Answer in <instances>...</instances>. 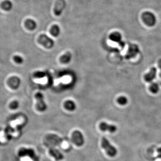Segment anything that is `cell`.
Returning <instances> with one entry per match:
<instances>
[{
    "instance_id": "1",
    "label": "cell",
    "mask_w": 161,
    "mask_h": 161,
    "mask_svg": "<svg viewBox=\"0 0 161 161\" xmlns=\"http://www.w3.org/2000/svg\"><path fill=\"white\" fill-rule=\"evenodd\" d=\"M101 146L109 156L114 157L117 155L118 153L117 148L111 144L106 138L105 137L102 138L101 140Z\"/></svg>"
},
{
    "instance_id": "2",
    "label": "cell",
    "mask_w": 161,
    "mask_h": 161,
    "mask_svg": "<svg viewBox=\"0 0 161 161\" xmlns=\"http://www.w3.org/2000/svg\"><path fill=\"white\" fill-rule=\"evenodd\" d=\"M142 19L144 23L148 27H154L157 23L156 17L151 12L146 11L143 13Z\"/></svg>"
},
{
    "instance_id": "3",
    "label": "cell",
    "mask_w": 161,
    "mask_h": 161,
    "mask_svg": "<svg viewBox=\"0 0 161 161\" xmlns=\"http://www.w3.org/2000/svg\"><path fill=\"white\" fill-rule=\"evenodd\" d=\"M38 41L40 44L47 49H51L54 45V41L45 34H42L38 37Z\"/></svg>"
},
{
    "instance_id": "4",
    "label": "cell",
    "mask_w": 161,
    "mask_h": 161,
    "mask_svg": "<svg viewBox=\"0 0 161 161\" xmlns=\"http://www.w3.org/2000/svg\"><path fill=\"white\" fill-rule=\"evenodd\" d=\"M72 141L78 146L83 145L85 143V138L81 131L75 130L72 134Z\"/></svg>"
},
{
    "instance_id": "5",
    "label": "cell",
    "mask_w": 161,
    "mask_h": 161,
    "mask_svg": "<svg viewBox=\"0 0 161 161\" xmlns=\"http://www.w3.org/2000/svg\"><path fill=\"white\" fill-rule=\"evenodd\" d=\"M37 100L36 108L39 112H45L47 109V106L44 99V96L40 92H38L35 95Z\"/></svg>"
},
{
    "instance_id": "6",
    "label": "cell",
    "mask_w": 161,
    "mask_h": 161,
    "mask_svg": "<svg viewBox=\"0 0 161 161\" xmlns=\"http://www.w3.org/2000/svg\"><path fill=\"white\" fill-rule=\"evenodd\" d=\"M66 6V2L65 0H57L54 9V13L55 16H61Z\"/></svg>"
},
{
    "instance_id": "7",
    "label": "cell",
    "mask_w": 161,
    "mask_h": 161,
    "mask_svg": "<svg viewBox=\"0 0 161 161\" xmlns=\"http://www.w3.org/2000/svg\"><path fill=\"white\" fill-rule=\"evenodd\" d=\"M99 129L102 131H107L111 133H114L117 131V128L114 124H110L106 122H102L99 124Z\"/></svg>"
},
{
    "instance_id": "8",
    "label": "cell",
    "mask_w": 161,
    "mask_h": 161,
    "mask_svg": "<svg viewBox=\"0 0 161 161\" xmlns=\"http://www.w3.org/2000/svg\"><path fill=\"white\" fill-rule=\"evenodd\" d=\"M157 75V69L155 67H153L151 68L149 72L145 75V80L148 83H151L156 78Z\"/></svg>"
},
{
    "instance_id": "9",
    "label": "cell",
    "mask_w": 161,
    "mask_h": 161,
    "mask_svg": "<svg viewBox=\"0 0 161 161\" xmlns=\"http://www.w3.org/2000/svg\"><path fill=\"white\" fill-rule=\"evenodd\" d=\"M8 84L11 88L13 89H16L18 88L20 86L21 80L19 78L16 76H14L9 79Z\"/></svg>"
},
{
    "instance_id": "10",
    "label": "cell",
    "mask_w": 161,
    "mask_h": 161,
    "mask_svg": "<svg viewBox=\"0 0 161 161\" xmlns=\"http://www.w3.org/2000/svg\"><path fill=\"white\" fill-rule=\"evenodd\" d=\"M109 38L111 41L118 44L123 41L121 34L117 31L111 33L109 35Z\"/></svg>"
},
{
    "instance_id": "11",
    "label": "cell",
    "mask_w": 161,
    "mask_h": 161,
    "mask_svg": "<svg viewBox=\"0 0 161 161\" xmlns=\"http://www.w3.org/2000/svg\"><path fill=\"white\" fill-rule=\"evenodd\" d=\"M138 51V47L135 44L131 45L129 47L126 57L129 59L134 57L137 54Z\"/></svg>"
},
{
    "instance_id": "12",
    "label": "cell",
    "mask_w": 161,
    "mask_h": 161,
    "mask_svg": "<svg viewBox=\"0 0 161 161\" xmlns=\"http://www.w3.org/2000/svg\"><path fill=\"white\" fill-rule=\"evenodd\" d=\"M64 106L66 110L70 112H73L76 110L77 107L76 103L74 101L70 100L65 101L64 104Z\"/></svg>"
},
{
    "instance_id": "13",
    "label": "cell",
    "mask_w": 161,
    "mask_h": 161,
    "mask_svg": "<svg viewBox=\"0 0 161 161\" xmlns=\"http://www.w3.org/2000/svg\"><path fill=\"white\" fill-rule=\"evenodd\" d=\"M50 154L57 161L62 160L64 158L63 154L59 150L55 148L50 149Z\"/></svg>"
},
{
    "instance_id": "14",
    "label": "cell",
    "mask_w": 161,
    "mask_h": 161,
    "mask_svg": "<svg viewBox=\"0 0 161 161\" xmlns=\"http://www.w3.org/2000/svg\"><path fill=\"white\" fill-rule=\"evenodd\" d=\"M72 58V55L71 53L68 52L60 57V61L61 63L67 64L71 61Z\"/></svg>"
},
{
    "instance_id": "15",
    "label": "cell",
    "mask_w": 161,
    "mask_h": 161,
    "mask_svg": "<svg viewBox=\"0 0 161 161\" xmlns=\"http://www.w3.org/2000/svg\"><path fill=\"white\" fill-rule=\"evenodd\" d=\"M25 26L29 30H33L36 28L37 24L36 22L34 20L28 19L25 21Z\"/></svg>"
},
{
    "instance_id": "16",
    "label": "cell",
    "mask_w": 161,
    "mask_h": 161,
    "mask_svg": "<svg viewBox=\"0 0 161 161\" xmlns=\"http://www.w3.org/2000/svg\"><path fill=\"white\" fill-rule=\"evenodd\" d=\"M50 33L53 36L57 37L59 36L61 33V29L59 26L54 25L51 27L50 30Z\"/></svg>"
},
{
    "instance_id": "17",
    "label": "cell",
    "mask_w": 161,
    "mask_h": 161,
    "mask_svg": "<svg viewBox=\"0 0 161 161\" xmlns=\"http://www.w3.org/2000/svg\"><path fill=\"white\" fill-rule=\"evenodd\" d=\"M13 6L12 2L9 0H5L2 3L1 5L2 8L6 11L10 10L12 9Z\"/></svg>"
},
{
    "instance_id": "18",
    "label": "cell",
    "mask_w": 161,
    "mask_h": 161,
    "mask_svg": "<svg viewBox=\"0 0 161 161\" xmlns=\"http://www.w3.org/2000/svg\"><path fill=\"white\" fill-rule=\"evenodd\" d=\"M149 89L153 94H157L160 90L159 84L157 82H152L149 87Z\"/></svg>"
},
{
    "instance_id": "19",
    "label": "cell",
    "mask_w": 161,
    "mask_h": 161,
    "mask_svg": "<svg viewBox=\"0 0 161 161\" xmlns=\"http://www.w3.org/2000/svg\"><path fill=\"white\" fill-rule=\"evenodd\" d=\"M51 139L52 140L53 144L55 145H58L61 144L63 140L59 136L55 135H51Z\"/></svg>"
},
{
    "instance_id": "20",
    "label": "cell",
    "mask_w": 161,
    "mask_h": 161,
    "mask_svg": "<svg viewBox=\"0 0 161 161\" xmlns=\"http://www.w3.org/2000/svg\"><path fill=\"white\" fill-rule=\"evenodd\" d=\"M117 103L120 105L124 106L128 103V99L126 97L120 96L117 100Z\"/></svg>"
},
{
    "instance_id": "21",
    "label": "cell",
    "mask_w": 161,
    "mask_h": 161,
    "mask_svg": "<svg viewBox=\"0 0 161 161\" xmlns=\"http://www.w3.org/2000/svg\"><path fill=\"white\" fill-rule=\"evenodd\" d=\"M13 59L14 61L18 64H21L24 61L23 58L20 55H15L13 56Z\"/></svg>"
},
{
    "instance_id": "22",
    "label": "cell",
    "mask_w": 161,
    "mask_h": 161,
    "mask_svg": "<svg viewBox=\"0 0 161 161\" xmlns=\"http://www.w3.org/2000/svg\"><path fill=\"white\" fill-rule=\"evenodd\" d=\"M33 76L35 78H44L45 76V73L44 72L42 71H37L34 72Z\"/></svg>"
},
{
    "instance_id": "23",
    "label": "cell",
    "mask_w": 161,
    "mask_h": 161,
    "mask_svg": "<svg viewBox=\"0 0 161 161\" xmlns=\"http://www.w3.org/2000/svg\"><path fill=\"white\" fill-rule=\"evenodd\" d=\"M19 103L18 101H14L10 103V107L12 110H16L18 107Z\"/></svg>"
},
{
    "instance_id": "24",
    "label": "cell",
    "mask_w": 161,
    "mask_h": 161,
    "mask_svg": "<svg viewBox=\"0 0 161 161\" xmlns=\"http://www.w3.org/2000/svg\"><path fill=\"white\" fill-rule=\"evenodd\" d=\"M157 155H158V157L161 159V147L157 149Z\"/></svg>"
},
{
    "instance_id": "25",
    "label": "cell",
    "mask_w": 161,
    "mask_h": 161,
    "mask_svg": "<svg viewBox=\"0 0 161 161\" xmlns=\"http://www.w3.org/2000/svg\"><path fill=\"white\" fill-rule=\"evenodd\" d=\"M158 67H159V69L161 70V72H160V77L161 78V59H160L159 61H158Z\"/></svg>"
}]
</instances>
